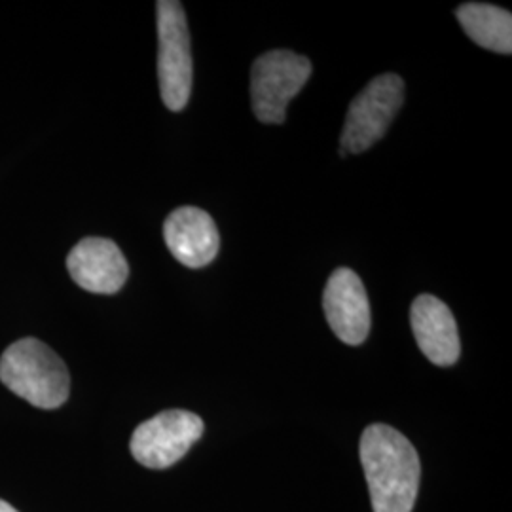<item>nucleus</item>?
<instances>
[{"label": "nucleus", "instance_id": "2", "mask_svg": "<svg viewBox=\"0 0 512 512\" xmlns=\"http://www.w3.org/2000/svg\"><path fill=\"white\" fill-rule=\"evenodd\" d=\"M0 382L27 403L55 410L69 399L71 376L61 357L37 338L14 342L0 357Z\"/></svg>", "mask_w": 512, "mask_h": 512}, {"label": "nucleus", "instance_id": "12", "mask_svg": "<svg viewBox=\"0 0 512 512\" xmlns=\"http://www.w3.org/2000/svg\"><path fill=\"white\" fill-rule=\"evenodd\" d=\"M0 512H19L10 505V503H6V501H2L0 499Z\"/></svg>", "mask_w": 512, "mask_h": 512}, {"label": "nucleus", "instance_id": "3", "mask_svg": "<svg viewBox=\"0 0 512 512\" xmlns=\"http://www.w3.org/2000/svg\"><path fill=\"white\" fill-rule=\"evenodd\" d=\"M158 14V78L165 107L179 112L192 93V50L183 4L160 0Z\"/></svg>", "mask_w": 512, "mask_h": 512}, {"label": "nucleus", "instance_id": "5", "mask_svg": "<svg viewBox=\"0 0 512 512\" xmlns=\"http://www.w3.org/2000/svg\"><path fill=\"white\" fill-rule=\"evenodd\" d=\"M403 103V78L393 73L376 76L349 105L340 154H359L376 145L387 133Z\"/></svg>", "mask_w": 512, "mask_h": 512}, {"label": "nucleus", "instance_id": "1", "mask_svg": "<svg viewBox=\"0 0 512 512\" xmlns=\"http://www.w3.org/2000/svg\"><path fill=\"white\" fill-rule=\"evenodd\" d=\"M361 463L374 512H412L420 490V456L403 433L384 423L366 427Z\"/></svg>", "mask_w": 512, "mask_h": 512}, {"label": "nucleus", "instance_id": "11", "mask_svg": "<svg viewBox=\"0 0 512 512\" xmlns=\"http://www.w3.org/2000/svg\"><path fill=\"white\" fill-rule=\"evenodd\" d=\"M459 25L475 44L497 54L512 52L511 12L484 2H467L456 10Z\"/></svg>", "mask_w": 512, "mask_h": 512}, {"label": "nucleus", "instance_id": "7", "mask_svg": "<svg viewBox=\"0 0 512 512\" xmlns=\"http://www.w3.org/2000/svg\"><path fill=\"white\" fill-rule=\"evenodd\" d=\"M330 329L348 346H361L370 332V302L361 277L349 268L334 270L323 293Z\"/></svg>", "mask_w": 512, "mask_h": 512}, {"label": "nucleus", "instance_id": "4", "mask_svg": "<svg viewBox=\"0 0 512 512\" xmlns=\"http://www.w3.org/2000/svg\"><path fill=\"white\" fill-rule=\"evenodd\" d=\"M308 57L289 50L260 55L251 69V103L262 124H283L287 107L310 80Z\"/></svg>", "mask_w": 512, "mask_h": 512}, {"label": "nucleus", "instance_id": "8", "mask_svg": "<svg viewBox=\"0 0 512 512\" xmlns=\"http://www.w3.org/2000/svg\"><path fill=\"white\" fill-rule=\"evenodd\" d=\"M67 270L74 283L95 294L118 293L129 275L126 256L105 238H86L76 243L67 256Z\"/></svg>", "mask_w": 512, "mask_h": 512}, {"label": "nucleus", "instance_id": "9", "mask_svg": "<svg viewBox=\"0 0 512 512\" xmlns=\"http://www.w3.org/2000/svg\"><path fill=\"white\" fill-rule=\"evenodd\" d=\"M164 239L171 255L192 270L209 266L219 255V228L211 215L198 207L175 209L165 219Z\"/></svg>", "mask_w": 512, "mask_h": 512}, {"label": "nucleus", "instance_id": "6", "mask_svg": "<svg viewBox=\"0 0 512 512\" xmlns=\"http://www.w3.org/2000/svg\"><path fill=\"white\" fill-rule=\"evenodd\" d=\"M203 420L188 410H165L141 423L129 442L133 458L148 469H167L202 439Z\"/></svg>", "mask_w": 512, "mask_h": 512}, {"label": "nucleus", "instance_id": "10", "mask_svg": "<svg viewBox=\"0 0 512 512\" xmlns=\"http://www.w3.org/2000/svg\"><path fill=\"white\" fill-rule=\"evenodd\" d=\"M410 323L421 353L437 366L458 363V325L450 308L433 294H420L410 308Z\"/></svg>", "mask_w": 512, "mask_h": 512}]
</instances>
